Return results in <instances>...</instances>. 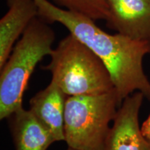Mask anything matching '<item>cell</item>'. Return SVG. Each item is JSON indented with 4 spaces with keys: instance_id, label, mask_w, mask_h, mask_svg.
Segmentation results:
<instances>
[{
    "instance_id": "cell-13",
    "label": "cell",
    "mask_w": 150,
    "mask_h": 150,
    "mask_svg": "<svg viewBox=\"0 0 150 150\" xmlns=\"http://www.w3.org/2000/svg\"><path fill=\"white\" fill-rule=\"evenodd\" d=\"M67 150H76V149H72V148H70V147H69L68 149H67Z\"/></svg>"
},
{
    "instance_id": "cell-8",
    "label": "cell",
    "mask_w": 150,
    "mask_h": 150,
    "mask_svg": "<svg viewBox=\"0 0 150 150\" xmlns=\"http://www.w3.org/2000/svg\"><path fill=\"white\" fill-rule=\"evenodd\" d=\"M67 95L51 81L30 99L29 110L53 134L56 141H65L64 116Z\"/></svg>"
},
{
    "instance_id": "cell-5",
    "label": "cell",
    "mask_w": 150,
    "mask_h": 150,
    "mask_svg": "<svg viewBox=\"0 0 150 150\" xmlns=\"http://www.w3.org/2000/svg\"><path fill=\"white\" fill-rule=\"evenodd\" d=\"M144 98L142 93L136 92L124 99L103 150H145L147 139L139 124V112Z\"/></svg>"
},
{
    "instance_id": "cell-12",
    "label": "cell",
    "mask_w": 150,
    "mask_h": 150,
    "mask_svg": "<svg viewBox=\"0 0 150 150\" xmlns=\"http://www.w3.org/2000/svg\"><path fill=\"white\" fill-rule=\"evenodd\" d=\"M145 150H150V142L148 141L147 140V142H146Z\"/></svg>"
},
{
    "instance_id": "cell-3",
    "label": "cell",
    "mask_w": 150,
    "mask_h": 150,
    "mask_svg": "<svg viewBox=\"0 0 150 150\" xmlns=\"http://www.w3.org/2000/svg\"><path fill=\"white\" fill-rule=\"evenodd\" d=\"M50 57V63L42 68L51 72V81L67 96L99 95L115 90L104 63L71 33L60 41Z\"/></svg>"
},
{
    "instance_id": "cell-11",
    "label": "cell",
    "mask_w": 150,
    "mask_h": 150,
    "mask_svg": "<svg viewBox=\"0 0 150 150\" xmlns=\"http://www.w3.org/2000/svg\"><path fill=\"white\" fill-rule=\"evenodd\" d=\"M141 131L143 136L150 142V115L144 122L141 127Z\"/></svg>"
},
{
    "instance_id": "cell-2",
    "label": "cell",
    "mask_w": 150,
    "mask_h": 150,
    "mask_svg": "<svg viewBox=\"0 0 150 150\" xmlns=\"http://www.w3.org/2000/svg\"><path fill=\"white\" fill-rule=\"evenodd\" d=\"M40 17L24 31L1 70L0 119L8 118L23 107L22 98L38 63L53 52L55 33Z\"/></svg>"
},
{
    "instance_id": "cell-7",
    "label": "cell",
    "mask_w": 150,
    "mask_h": 150,
    "mask_svg": "<svg viewBox=\"0 0 150 150\" xmlns=\"http://www.w3.org/2000/svg\"><path fill=\"white\" fill-rule=\"evenodd\" d=\"M7 6L8 11L0 20V68L8 59L18 38L39 16L35 0H7Z\"/></svg>"
},
{
    "instance_id": "cell-1",
    "label": "cell",
    "mask_w": 150,
    "mask_h": 150,
    "mask_svg": "<svg viewBox=\"0 0 150 150\" xmlns=\"http://www.w3.org/2000/svg\"><path fill=\"white\" fill-rule=\"evenodd\" d=\"M35 1L39 17L48 23L64 26L104 63L122 103L134 92H140L150 101V81L142 65L145 56L150 54V42L106 33L93 19L62 8L50 0Z\"/></svg>"
},
{
    "instance_id": "cell-9",
    "label": "cell",
    "mask_w": 150,
    "mask_h": 150,
    "mask_svg": "<svg viewBox=\"0 0 150 150\" xmlns=\"http://www.w3.org/2000/svg\"><path fill=\"white\" fill-rule=\"evenodd\" d=\"M8 118L16 150H47L56 142L51 131L30 110L22 107Z\"/></svg>"
},
{
    "instance_id": "cell-4",
    "label": "cell",
    "mask_w": 150,
    "mask_h": 150,
    "mask_svg": "<svg viewBox=\"0 0 150 150\" xmlns=\"http://www.w3.org/2000/svg\"><path fill=\"white\" fill-rule=\"evenodd\" d=\"M122 102L115 90L99 95L67 96L65 141L76 150H103Z\"/></svg>"
},
{
    "instance_id": "cell-6",
    "label": "cell",
    "mask_w": 150,
    "mask_h": 150,
    "mask_svg": "<svg viewBox=\"0 0 150 150\" xmlns=\"http://www.w3.org/2000/svg\"><path fill=\"white\" fill-rule=\"evenodd\" d=\"M106 27L134 40L150 42V0H107Z\"/></svg>"
},
{
    "instance_id": "cell-10",
    "label": "cell",
    "mask_w": 150,
    "mask_h": 150,
    "mask_svg": "<svg viewBox=\"0 0 150 150\" xmlns=\"http://www.w3.org/2000/svg\"><path fill=\"white\" fill-rule=\"evenodd\" d=\"M66 10L83 14L96 21L106 20L108 16L107 0H50Z\"/></svg>"
}]
</instances>
